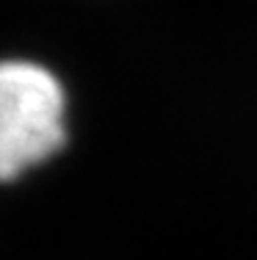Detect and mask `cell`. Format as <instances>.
<instances>
[{
    "mask_svg": "<svg viewBox=\"0 0 257 260\" xmlns=\"http://www.w3.org/2000/svg\"><path fill=\"white\" fill-rule=\"evenodd\" d=\"M64 89L45 67L0 64V180H14L64 147Z\"/></svg>",
    "mask_w": 257,
    "mask_h": 260,
    "instance_id": "obj_1",
    "label": "cell"
}]
</instances>
